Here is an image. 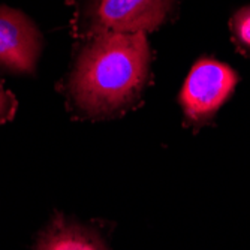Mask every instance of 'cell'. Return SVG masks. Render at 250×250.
<instances>
[{
  "instance_id": "cell-1",
  "label": "cell",
  "mask_w": 250,
  "mask_h": 250,
  "mask_svg": "<svg viewBox=\"0 0 250 250\" xmlns=\"http://www.w3.org/2000/svg\"><path fill=\"white\" fill-rule=\"evenodd\" d=\"M146 33H104L83 39L60 88L77 119L105 120L136 108L150 80Z\"/></svg>"
},
{
  "instance_id": "cell-2",
  "label": "cell",
  "mask_w": 250,
  "mask_h": 250,
  "mask_svg": "<svg viewBox=\"0 0 250 250\" xmlns=\"http://www.w3.org/2000/svg\"><path fill=\"white\" fill-rule=\"evenodd\" d=\"M67 3L74 8L72 35L77 39L156 30L177 8V0H67Z\"/></svg>"
},
{
  "instance_id": "cell-3",
  "label": "cell",
  "mask_w": 250,
  "mask_h": 250,
  "mask_svg": "<svg viewBox=\"0 0 250 250\" xmlns=\"http://www.w3.org/2000/svg\"><path fill=\"white\" fill-rule=\"evenodd\" d=\"M238 81L240 75L229 64L210 57L199 59L192 66L178 98L185 125L193 132L211 126Z\"/></svg>"
},
{
  "instance_id": "cell-4",
  "label": "cell",
  "mask_w": 250,
  "mask_h": 250,
  "mask_svg": "<svg viewBox=\"0 0 250 250\" xmlns=\"http://www.w3.org/2000/svg\"><path fill=\"white\" fill-rule=\"evenodd\" d=\"M42 51V36L22 12L0 6V69L33 74Z\"/></svg>"
},
{
  "instance_id": "cell-5",
  "label": "cell",
  "mask_w": 250,
  "mask_h": 250,
  "mask_svg": "<svg viewBox=\"0 0 250 250\" xmlns=\"http://www.w3.org/2000/svg\"><path fill=\"white\" fill-rule=\"evenodd\" d=\"M33 250H109L90 226L57 214L36 238Z\"/></svg>"
},
{
  "instance_id": "cell-6",
  "label": "cell",
  "mask_w": 250,
  "mask_h": 250,
  "mask_svg": "<svg viewBox=\"0 0 250 250\" xmlns=\"http://www.w3.org/2000/svg\"><path fill=\"white\" fill-rule=\"evenodd\" d=\"M231 41L235 50L250 60V5L237 9L229 18Z\"/></svg>"
},
{
  "instance_id": "cell-7",
  "label": "cell",
  "mask_w": 250,
  "mask_h": 250,
  "mask_svg": "<svg viewBox=\"0 0 250 250\" xmlns=\"http://www.w3.org/2000/svg\"><path fill=\"white\" fill-rule=\"evenodd\" d=\"M17 99L15 96L8 92V90L0 83V125H3L14 119L17 111Z\"/></svg>"
}]
</instances>
